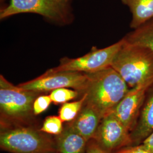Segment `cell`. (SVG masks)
<instances>
[{"mask_svg": "<svg viewBox=\"0 0 153 153\" xmlns=\"http://www.w3.org/2000/svg\"><path fill=\"white\" fill-rule=\"evenodd\" d=\"M88 74V84L81 97L85 95L84 104L97 111L103 119L112 112L130 88L112 67Z\"/></svg>", "mask_w": 153, "mask_h": 153, "instance_id": "obj_1", "label": "cell"}, {"mask_svg": "<svg viewBox=\"0 0 153 153\" xmlns=\"http://www.w3.org/2000/svg\"><path fill=\"white\" fill-rule=\"evenodd\" d=\"M41 94L15 86L0 76L1 126L30 125L35 115L33 104Z\"/></svg>", "mask_w": 153, "mask_h": 153, "instance_id": "obj_2", "label": "cell"}, {"mask_svg": "<svg viewBox=\"0 0 153 153\" xmlns=\"http://www.w3.org/2000/svg\"><path fill=\"white\" fill-rule=\"evenodd\" d=\"M111 67L130 88H134L153 79V51L146 47L128 44L124 39Z\"/></svg>", "mask_w": 153, "mask_h": 153, "instance_id": "obj_3", "label": "cell"}, {"mask_svg": "<svg viewBox=\"0 0 153 153\" xmlns=\"http://www.w3.org/2000/svg\"><path fill=\"white\" fill-rule=\"evenodd\" d=\"M0 147L11 153H56L55 140L30 125L1 126Z\"/></svg>", "mask_w": 153, "mask_h": 153, "instance_id": "obj_4", "label": "cell"}, {"mask_svg": "<svg viewBox=\"0 0 153 153\" xmlns=\"http://www.w3.org/2000/svg\"><path fill=\"white\" fill-rule=\"evenodd\" d=\"M22 13H33L60 25L71 24L74 16L70 0H10L1 7L0 19Z\"/></svg>", "mask_w": 153, "mask_h": 153, "instance_id": "obj_5", "label": "cell"}, {"mask_svg": "<svg viewBox=\"0 0 153 153\" xmlns=\"http://www.w3.org/2000/svg\"><path fill=\"white\" fill-rule=\"evenodd\" d=\"M124 44V39L104 48L93 47L84 56L76 59L63 57L60 64L51 68L53 71H78L93 73L111 67L115 57Z\"/></svg>", "mask_w": 153, "mask_h": 153, "instance_id": "obj_6", "label": "cell"}, {"mask_svg": "<svg viewBox=\"0 0 153 153\" xmlns=\"http://www.w3.org/2000/svg\"><path fill=\"white\" fill-rule=\"evenodd\" d=\"M88 73L78 71H55L51 69L43 74L18 85L21 88L41 94L60 88H69L78 91L80 97L88 84Z\"/></svg>", "mask_w": 153, "mask_h": 153, "instance_id": "obj_7", "label": "cell"}, {"mask_svg": "<svg viewBox=\"0 0 153 153\" xmlns=\"http://www.w3.org/2000/svg\"><path fill=\"white\" fill-rule=\"evenodd\" d=\"M93 140L109 153L132 145L131 132L112 113L102 119Z\"/></svg>", "mask_w": 153, "mask_h": 153, "instance_id": "obj_8", "label": "cell"}, {"mask_svg": "<svg viewBox=\"0 0 153 153\" xmlns=\"http://www.w3.org/2000/svg\"><path fill=\"white\" fill-rule=\"evenodd\" d=\"M153 79L129 89L111 112L130 131L136 125L148 88Z\"/></svg>", "mask_w": 153, "mask_h": 153, "instance_id": "obj_9", "label": "cell"}, {"mask_svg": "<svg viewBox=\"0 0 153 153\" xmlns=\"http://www.w3.org/2000/svg\"><path fill=\"white\" fill-rule=\"evenodd\" d=\"M153 132V83L148 88L136 125L131 131L132 145H137Z\"/></svg>", "mask_w": 153, "mask_h": 153, "instance_id": "obj_10", "label": "cell"}, {"mask_svg": "<svg viewBox=\"0 0 153 153\" xmlns=\"http://www.w3.org/2000/svg\"><path fill=\"white\" fill-rule=\"evenodd\" d=\"M102 119L97 111L84 104L76 117L67 126L89 141L95 137Z\"/></svg>", "mask_w": 153, "mask_h": 153, "instance_id": "obj_11", "label": "cell"}, {"mask_svg": "<svg viewBox=\"0 0 153 153\" xmlns=\"http://www.w3.org/2000/svg\"><path fill=\"white\" fill-rule=\"evenodd\" d=\"M58 153H85L88 141L81 135L66 126L55 138Z\"/></svg>", "mask_w": 153, "mask_h": 153, "instance_id": "obj_12", "label": "cell"}, {"mask_svg": "<svg viewBox=\"0 0 153 153\" xmlns=\"http://www.w3.org/2000/svg\"><path fill=\"white\" fill-rule=\"evenodd\" d=\"M131 14L130 27L134 30L153 19V0H121Z\"/></svg>", "mask_w": 153, "mask_h": 153, "instance_id": "obj_13", "label": "cell"}, {"mask_svg": "<svg viewBox=\"0 0 153 153\" xmlns=\"http://www.w3.org/2000/svg\"><path fill=\"white\" fill-rule=\"evenodd\" d=\"M123 38L128 44L146 47L153 51V19L128 33Z\"/></svg>", "mask_w": 153, "mask_h": 153, "instance_id": "obj_14", "label": "cell"}, {"mask_svg": "<svg viewBox=\"0 0 153 153\" xmlns=\"http://www.w3.org/2000/svg\"><path fill=\"white\" fill-rule=\"evenodd\" d=\"M85 101V96L82 95L78 100L66 102L61 107L59 116L63 122H71L78 115Z\"/></svg>", "mask_w": 153, "mask_h": 153, "instance_id": "obj_15", "label": "cell"}, {"mask_svg": "<svg viewBox=\"0 0 153 153\" xmlns=\"http://www.w3.org/2000/svg\"><path fill=\"white\" fill-rule=\"evenodd\" d=\"M49 96L55 104H64L66 102L80 97L78 91L69 88H60L52 91Z\"/></svg>", "mask_w": 153, "mask_h": 153, "instance_id": "obj_16", "label": "cell"}, {"mask_svg": "<svg viewBox=\"0 0 153 153\" xmlns=\"http://www.w3.org/2000/svg\"><path fill=\"white\" fill-rule=\"evenodd\" d=\"M62 123L63 121L59 116H49L44 120L40 131L46 134L56 136L61 134L64 129Z\"/></svg>", "mask_w": 153, "mask_h": 153, "instance_id": "obj_17", "label": "cell"}, {"mask_svg": "<svg viewBox=\"0 0 153 153\" xmlns=\"http://www.w3.org/2000/svg\"><path fill=\"white\" fill-rule=\"evenodd\" d=\"M52 102L49 95L41 94L34 101L33 104V112L35 116H38L48 108Z\"/></svg>", "mask_w": 153, "mask_h": 153, "instance_id": "obj_18", "label": "cell"}, {"mask_svg": "<svg viewBox=\"0 0 153 153\" xmlns=\"http://www.w3.org/2000/svg\"><path fill=\"white\" fill-rule=\"evenodd\" d=\"M114 153H151L141 144L128 146L116 151Z\"/></svg>", "mask_w": 153, "mask_h": 153, "instance_id": "obj_19", "label": "cell"}, {"mask_svg": "<svg viewBox=\"0 0 153 153\" xmlns=\"http://www.w3.org/2000/svg\"><path fill=\"white\" fill-rule=\"evenodd\" d=\"M85 153H109L101 148L94 140L88 141Z\"/></svg>", "mask_w": 153, "mask_h": 153, "instance_id": "obj_20", "label": "cell"}, {"mask_svg": "<svg viewBox=\"0 0 153 153\" xmlns=\"http://www.w3.org/2000/svg\"><path fill=\"white\" fill-rule=\"evenodd\" d=\"M141 144L149 152L153 153V132L146 137Z\"/></svg>", "mask_w": 153, "mask_h": 153, "instance_id": "obj_21", "label": "cell"}, {"mask_svg": "<svg viewBox=\"0 0 153 153\" xmlns=\"http://www.w3.org/2000/svg\"><path fill=\"white\" fill-rule=\"evenodd\" d=\"M1 2H2V1H4V0H1Z\"/></svg>", "mask_w": 153, "mask_h": 153, "instance_id": "obj_22", "label": "cell"}, {"mask_svg": "<svg viewBox=\"0 0 153 153\" xmlns=\"http://www.w3.org/2000/svg\"></svg>", "mask_w": 153, "mask_h": 153, "instance_id": "obj_23", "label": "cell"}]
</instances>
